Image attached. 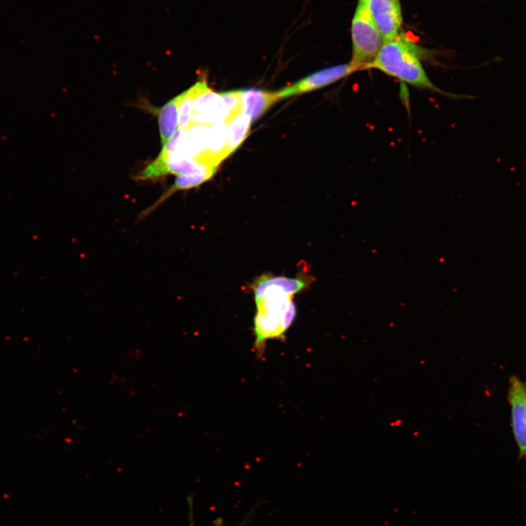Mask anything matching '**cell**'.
I'll return each instance as SVG.
<instances>
[{"mask_svg":"<svg viewBox=\"0 0 526 526\" xmlns=\"http://www.w3.org/2000/svg\"><path fill=\"white\" fill-rule=\"evenodd\" d=\"M228 154L235 152L247 138L251 122L249 117L242 113L234 116L228 123Z\"/></svg>","mask_w":526,"mask_h":526,"instance_id":"30bf717a","label":"cell"},{"mask_svg":"<svg viewBox=\"0 0 526 526\" xmlns=\"http://www.w3.org/2000/svg\"><path fill=\"white\" fill-rule=\"evenodd\" d=\"M368 12L384 42L399 36L403 18L399 0H365Z\"/></svg>","mask_w":526,"mask_h":526,"instance_id":"277c9868","label":"cell"},{"mask_svg":"<svg viewBox=\"0 0 526 526\" xmlns=\"http://www.w3.org/2000/svg\"><path fill=\"white\" fill-rule=\"evenodd\" d=\"M351 34L353 56L350 65L353 67L356 72L370 70L384 44V40L368 12L365 0H359L353 19Z\"/></svg>","mask_w":526,"mask_h":526,"instance_id":"7a4b0ae2","label":"cell"},{"mask_svg":"<svg viewBox=\"0 0 526 526\" xmlns=\"http://www.w3.org/2000/svg\"><path fill=\"white\" fill-rule=\"evenodd\" d=\"M243 113L256 122L273 105L280 101L277 92H269L258 89L242 90Z\"/></svg>","mask_w":526,"mask_h":526,"instance_id":"ba28073f","label":"cell"},{"mask_svg":"<svg viewBox=\"0 0 526 526\" xmlns=\"http://www.w3.org/2000/svg\"><path fill=\"white\" fill-rule=\"evenodd\" d=\"M371 69H377L401 82L419 89L443 92L427 76L421 63L420 51L404 37L384 42Z\"/></svg>","mask_w":526,"mask_h":526,"instance_id":"6da1fadb","label":"cell"},{"mask_svg":"<svg viewBox=\"0 0 526 526\" xmlns=\"http://www.w3.org/2000/svg\"><path fill=\"white\" fill-rule=\"evenodd\" d=\"M512 424L520 458H526V384L517 377L510 380Z\"/></svg>","mask_w":526,"mask_h":526,"instance_id":"8992f818","label":"cell"},{"mask_svg":"<svg viewBox=\"0 0 526 526\" xmlns=\"http://www.w3.org/2000/svg\"><path fill=\"white\" fill-rule=\"evenodd\" d=\"M228 157L227 123H223L211 127L208 148L197 160L218 168Z\"/></svg>","mask_w":526,"mask_h":526,"instance_id":"52a82bcc","label":"cell"},{"mask_svg":"<svg viewBox=\"0 0 526 526\" xmlns=\"http://www.w3.org/2000/svg\"><path fill=\"white\" fill-rule=\"evenodd\" d=\"M229 111V120L243 113V102L242 90L231 91L220 94ZM227 122V123H228Z\"/></svg>","mask_w":526,"mask_h":526,"instance_id":"7c38bea8","label":"cell"},{"mask_svg":"<svg viewBox=\"0 0 526 526\" xmlns=\"http://www.w3.org/2000/svg\"><path fill=\"white\" fill-rule=\"evenodd\" d=\"M296 315V307L287 313H259L255 318V346L259 356L264 353L265 344L269 340L283 339Z\"/></svg>","mask_w":526,"mask_h":526,"instance_id":"3957f363","label":"cell"},{"mask_svg":"<svg viewBox=\"0 0 526 526\" xmlns=\"http://www.w3.org/2000/svg\"><path fill=\"white\" fill-rule=\"evenodd\" d=\"M350 63L330 67L303 77L289 87L277 92L280 100L287 97L313 92L332 84L355 73Z\"/></svg>","mask_w":526,"mask_h":526,"instance_id":"5b68a950","label":"cell"},{"mask_svg":"<svg viewBox=\"0 0 526 526\" xmlns=\"http://www.w3.org/2000/svg\"><path fill=\"white\" fill-rule=\"evenodd\" d=\"M197 84L181 94L179 108V129L187 131L192 125V106L197 93Z\"/></svg>","mask_w":526,"mask_h":526,"instance_id":"8fae6325","label":"cell"},{"mask_svg":"<svg viewBox=\"0 0 526 526\" xmlns=\"http://www.w3.org/2000/svg\"><path fill=\"white\" fill-rule=\"evenodd\" d=\"M181 94L158 109L161 143L164 146L179 129V108Z\"/></svg>","mask_w":526,"mask_h":526,"instance_id":"9c48e42d","label":"cell"}]
</instances>
